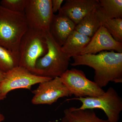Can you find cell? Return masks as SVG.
<instances>
[{"label":"cell","instance_id":"8fae6325","mask_svg":"<svg viewBox=\"0 0 122 122\" xmlns=\"http://www.w3.org/2000/svg\"><path fill=\"white\" fill-rule=\"evenodd\" d=\"M99 5V0H67L60 10L76 25Z\"/></svg>","mask_w":122,"mask_h":122},{"label":"cell","instance_id":"52a82bcc","mask_svg":"<svg viewBox=\"0 0 122 122\" xmlns=\"http://www.w3.org/2000/svg\"><path fill=\"white\" fill-rule=\"evenodd\" d=\"M24 14L29 28L50 31L54 15L51 0H28Z\"/></svg>","mask_w":122,"mask_h":122},{"label":"cell","instance_id":"4fadbf2b","mask_svg":"<svg viewBox=\"0 0 122 122\" xmlns=\"http://www.w3.org/2000/svg\"><path fill=\"white\" fill-rule=\"evenodd\" d=\"M91 38L73 30L62 46V50L70 58L80 55L82 51L89 42Z\"/></svg>","mask_w":122,"mask_h":122},{"label":"cell","instance_id":"2e32d148","mask_svg":"<svg viewBox=\"0 0 122 122\" xmlns=\"http://www.w3.org/2000/svg\"><path fill=\"white\" fill-rule=\"evenodd\" d=\"M99 13L108 18H122V0H99Z\"/></svg>","mask_w":122,"mask_h":122},{"label":"cell","instance_id":"ac0fdd59","mask_svg":"<svg viewBox=\"0 0 122 122\" xmlns=\"http://www.w3.org/2000/svg\"><path fill=\"white\" fill-rule=\"evenodd\" d=\"M19 62L18 55L0 46V69L6 73L19 66Z\"/></svg>","mask_w":122,"mask_h":122},{"label":"cell","instance_id":"9a60e30c","mask_svg":"<svg viewBox=\"0 0 122 122\" xmlns=\"http://www.w3.org/2000/svg\"><path fill=\"white\" fill-rule=\"evenodd\" d=\"M97 8L95 9L83 18L76 25L74 30L90 38L92 37L102 25Z\"/></svg>","mask_w":122,"mask_h":122},{"label":"cell","instance_id":"277c9868","mask_svg":"<svg viewBox=\"0 0 122 122\" xmlns=\"http://www.w3.org/2000/svg\"><path fill=\"white\" fill-rule=\"evenodd\" d=\"M45 32L29 28L20 42L19 66L31 73L37 60L48 51Z\"/></svg>","mask_w":122,"mask_h":122},{"label":"cell","instance_id":"7402d4cb","mask_svg":"<svg viewBox=\"0 0 122 122\" xmlns=\"http://www.w3.org/2000/svg\"><path fill=\"white\" fill-rule=\"evenodd\" d=\"M5 117L3 114L0 112V122H2L5 120Z\"/></svg>","mask_w":122,"mask_h":122},{"label":"cell","instance_id":"cb8c5ba5","mask_svg":"<svg viewBox=\"0 0 122 122\" xmlns=\"http://www.w3.org/2000/svg\"><path fill=\"white\" fill-rule=\"evenodd\" d=\"M61 122H66V121L65 119L64 118H63L62 119V120Z\"/></svg>","mask_w":122,"mask_h":122},{"label":"cell","instance_id":"ffe728a7","mask_svg":"<svg viewBox=\"0 0 122 122\" xmlns=\"http://www.w3.org/2000/svg\"><path fill=\"white\" fill-rule=\"evenodd\" d=\"M63 1V0H51L52 10L54 14L61 10Z\"/></svg>","mask_w":122,"mask_h":122},{"label":"cell","instance_id":"5bb4252c","mask_svg":"<svg viewBox=\"0 0 122 122\" xmlns=\"http://www.w3.org/2000/svg\"><path fill=\"white\" fill-rule=\"evenodd\" d=\"M64 118L67 122H108L100 118L93 110H80L71 107L64 111Z\"/></svg>","mask_w":122,"mask_h":122},{"label":"cell","instance_id":"ba28073f","mask_svg":"<svg viewBox=\"0 0 122 122\" xmlns=\"http://www.w3.org/2000/svg\"><path fill=\"white\" fill-rule=\"evenodd\" d=\"M52 79L37 76L18 66L5 73L4 79L0 83V91L6 98L11 91L20 89L30 90L33 85Z\"/></svg>","mask_w":122,"mask_h":122},{"label":"cell","instance_id":"9c48e42d","mask_svg":"<svg viewBox=\"0 0 122 122\" xmlns=\"http://www.w3.org/2000/svg\"><path fill=\"white\" fill-rule=\"evenodd\" d=\"M33 93L34 95L31 102L34 105H50L61 98L72 96L60 77L39 83V86Z\"/></svg>","mask_w":122,"mask_h":122},{"label":"cell","instance_id":"d6986e66","mask_svg":"<svg viewBox=\"0 0 122 122\" xmlns=\"http://www.w3.org/2000/svg\"><path fill=\"white\" fill-rule=\"evenodd\" d=\"M28 0H2L0 5L15 12L24 13Z\"/></svg>","mask_w":122,"mask_h":122},{"label":"cell","instance_id":"30bf717a","mask_svg":"<svg viewBox=\"0 0 122 122\" xmlns=\"http://www.w3.org/2000/svg\"><path fill=\"white\" fill-rule=\"evenodd\" d=\"M104 50H112L122 53V43L116 41L102 25L91 38L80 55L96 54Z\"/></svg>","mask_w":122,"mask_h":122},{"label":"cell","instance_id":"8992f818","mask_svg":"<svg viewBox=\"0 0 122 122\" xmlns=\"http://www.w3.org/2000/svg\"><path fill=\"white\" fill-rule=\"evenodd\" d=\"M60 78L71 95L76 98L98 97L105 92L94 82L87 79L81 70L75 68L68 69Z\"/></svg>","mask_w":122,"mask_h":122},{"label":"cell","instance_id":"603a6c76","mask_svg":"<svg viewBox=\"0 0 122 122\" xmlns=\"http://www.w3.org/2000/svg\"><path fill=\"white\" fill-rule=\"evenodd\" d=\"M5 97L2 96V94L1 93V92L0 91V100H4Z\"/></svg>","mask_w":122,"mask_h":122},{"label":"cell","instance_id":"44dd1931","mask_svg":"<svg viewBox=\"0 0 122 122\" xmlns=\"http://www.w3.org/2000/svg\"><path fill=\"white\" fill-rule=\"evenodd\" d=\"M5 72L0 69V83L2 82L4 78Z\"/></svg>","mask_w":122,"mask_h":122},{"label":"cell","instance_id":"3957f363","mask_svg":"<svg viewBox=\"0 0 122 122\" xmlns=\"http://www.w3.org/2000/svg\"><path fill=\"white\" fill-rule=\"evenodd\" d=\"M28 29L24 13L13 12L0 5V46L19 56L20 42Z\"/></svg>","mask_w":122,"mask_h":122},{"label":"cell","instance_id":"7c38bea8","mask_svg":"<svg viewBox=\"0 0 122 122\" xmlns=\"http://www.w3.org/2000/svg\"><path fill=\"white\" fill-rule=\"evenodd\" d=\"M76 26V24L60 10L58 14L54 15L50 32L55 40L62 46L68 36L74 30Z\"/></svg>","mask_w":122,"mask_h":122},{"label":"cell","instance_id":"5b68a950","mask_svg":"<svg viewBox=\"0 0 122 122\" xmlns=\"http://www.w3.org/2000/svg\"><path fill=\"white\" fill-rule=\"evenodd\" d=\"M82 105L80 110L101 109L107 117L108 122H118L122 111V99L113 87H109L101 96L96 97L74 98Z\"/></svg>","mask_w":122,"mask_h":122},{"label":"cell","instance_id":"6da1fadb","mask_svg":"<svg viewBox=\"0 0 122 122\" xmlns=\"http://www.w3.org/2000/svg\"><path fill=\"white\" fill-rule=\"evenodd\" d=\"M73 66H86L95 70L94 82L99 87H106L110 82L122 83V53L102 51L97 54L73 57Z\"/></svg>","mask_w":122,"mask_h":122},{"label":"cell","instance_id":"e0dca14e","mask_svg":"<svg viewBox=\"0 0 122 122\" xmlns=\"http://www.w3.org/2000/svg\"><path fill=\"white\" fill-rule=\"evenodd\" d=\"M102 25L106 29L116 41L122 43V18H108L103 16L97 11Z\"/></svg>","mask_w":122,"mask_h":122},{"label":"cell","instance_id":"7a4b0ae2","mask_svg":"<svg viewBox=\"0 0 122 122\" xmlns=\"http://www.w3.org/2000/svg\"><path fill=\"white\" fill-rule=\"evenodd\" d=\"M45 36L48 51L37 61L32 73L51 79L60 77L68 69L71 58L63 52L50 31L45 32Z\"/></svg>","mask_w":122,"mask_h":122}]
</instances>
